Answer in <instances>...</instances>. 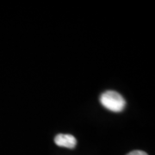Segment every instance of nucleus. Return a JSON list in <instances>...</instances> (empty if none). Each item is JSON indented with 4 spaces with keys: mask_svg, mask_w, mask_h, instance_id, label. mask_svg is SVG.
<instances>
[{
    "mask_svg": "<svg viewBox=\"0 0 155 155\" xmlns=\"http://www.w3.org/2000/svg\"><path fill=\"white\" fill-rule=\"evenodd\" d=\"M100 102L105 109L113 112H121L124 110L126 102L118 92L107 91L100 97Z\"/></svg>",
    "mask_w": 155,
    "mask_h": 155,
    "instance_id": "f257e3e1",
    "label": "nucleus"
},
{
    "mask_svg": "<svg viewBox=\"0 0 155 155\" xmlns=\"http://www.w3.org/2000/svg\"><path fill=\"white\" fill-rule=\"evenodd\" d=\"M54 143L59 147H67V148H74L77 145V140L72 134H59L54 138Z\"/></svg>",
    "mask_w": 155,
    "mask_h": 155,
    "instance_id": "f03ea898",
    "label": "nucleus"
},
{
    "mask_svg": "<svg viewBox=\"0 0 155 155\" xmlns=\"http://www.w3.org/2000/svg\"><path fill=\"white\" fill-rule=\"evenodd\" d=\"M127 155H148L147 153H145L143 151H140V150H134L130 152L129 153H127Z\"/></svg>",
    "mask_w": 155,
    "mask_h": 155,
    "instance_id": "7ed1b4c3",
    "label": "nucleus"
}]
</instances>
